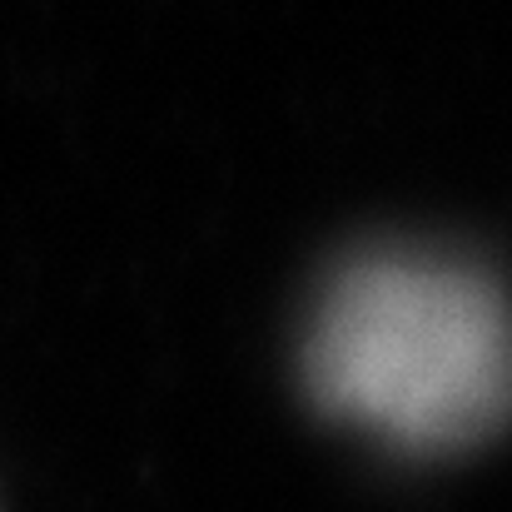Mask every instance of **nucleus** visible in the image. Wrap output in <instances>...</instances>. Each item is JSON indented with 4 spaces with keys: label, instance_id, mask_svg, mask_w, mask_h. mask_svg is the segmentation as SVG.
I'll return each mask as SVG.
<instances>
[{
    "label": "nucleus",
    "instance_id": "1",
    "mask_svg": "<svg viewBox=\"0 0 512 512\" xmlns=\"http://www.w3.org/2000/svg\"><path fill=\"white\" fill-rule=\"evenodd\" d=\"M309 388L348 423L403 448L483 443L508 408V314L468 264L368 254L324 294L309 334Z\"/></svg>",
    "mask_w": 512,
    "mask_h": 512
}]
</instances>
